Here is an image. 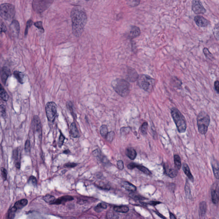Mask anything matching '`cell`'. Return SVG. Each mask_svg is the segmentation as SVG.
<instances>
[{
    "instance_id": "cell-1",
    "label": "cell",
    "mask_w": 219,
    "mask_h": 219,
    "mask_svg": "<svg viewBox=\"0 0 219 219\" xmlns=\"http://www.w3.org/2000/svg\"><path fill=\"white\" fill-rule=\"evenodd\" d=\"M72 30L73 34L79 37L82 34L87 21V15L84 9L80 7H75L71 13Z\"/></svg>"
},
{
    "instance_id": "cell-2",
    "label": "cell",
    "mask_w": 219,
    "mask_h": 219,
    "mask_svg": "<svg viewBox=\"0 0 219 219\" xmlns=\"http://www.w3.org/2000/svg\"><path fill=\"white\" fill-rule=\"evenodd\" d=\"M111 85L115 91L121 96L126 97L129 94L130 85L128 80L117 78L113 80Z\"/></svg>"
},
{
    "instance_id": "cell-3",
    "label": "cell",
    "mask_w": 219,
    "mask_h": 219,
    "mask_svg": "<svg viewBox=\"0 0 219 219\" xmlns=\"http://www.w3.org/2000/svg\"><path fill=\"white\" fill-rule=\"evenodd\" d=\"M171 114L178 132L185 133L187 129V123L183 115L175 107H172L171 109Z\"/></svg>"
},
{
    "instance_id": "cell-4",
    "label": "cell",
    "mask_w": 219,
    "mask_h": 219,
    "mask_svg": "<svg viewBox=\"0 0 219 219\" xmlns=\"http://www.w3.org/2000/svg\"><path fill=\"white\" fill-rule=\"evenodd\" d=\"M210 118L206 113L201 111L199 113L197 117V124L198 131L201 135H205L208 130Z\"/></svg>"
},
{
    "instance_id": "cell-5",
    "label": "cell",
    "mask_w": 219,
    "mask_h": 219,
    "mask_svg": "<svg viewBox=\"0 0 219 219\" xmlns=\"http://www.w3.org/2000/svg\"><path fill=\"white\" fill-rule=\"evenodd\" d=\"M153 78L146 75H140L137 79V83L140 88L148 93L151 92L155 85Z\"/></svg>"
},
{
    "instance_id": "cell-6",
    "label": "cell",
    "mask_w": 219,
    "mask_h": 219,
    "mask_svg": "<svg viewBox=\"0 0 219 219\" xmlns=\"http://www.w3.org/2000/svg\"><path fill=\"white\" fill-rule=\"evenodd\" d=\"M15 13L14 6L11 4L5 3L1 5L0 15L1 17L7 21H10L13 19Z\"/></svg>"
},
{
    "instance_id": "cell-7",
    "label": "cell",
    "mask_w": 219,
    "mask_h": 219,
    "mask_svg": "<svg viewBox=\"0 0 219 219\" xmlns=\"http://www.w3.org/2000/svg\"><path fill=\"white\" fill-rule=\"evenodd\" d=\"M54 0H33V10L36 13H43L52 5Z\"/></svg>"
},
{
    "instance_id": "cell-8",
    "label": "cell",
    "mask_w": 219,
    "mask_h": 219,
    "mask_svg": "<svg viewBox=\"0 0 219 219\" xmlns=\"http://www.w3.org/2000/svg\"><path fill=\"white\" fill-rule=\"evenodd\" d=\"M45 112L47 119L50 122H53L57 113V106L53 102H47L45 106Z\"/></svg>"
},
{
    "instance_id": "cell-9",
    "label": "cell",
    "mask_w": 219,
    "mask_h": 219,
    "mask_svg": "<svg viewBox=\"0 0 219 219\" xmlns=\"http://www.w3.org/2000/svg\"><path fill=\"white\" fill-rule=\"evenodd\" d=\"M192 10L196 14H204L206 12L200 0H193L192 2Z\"/></svg>"
},
{
    "instance_id": "cell-10",
    "label": "cell",
    "mask_w": 219,
    "mask_h": 219,
    "mask_svg": "<svg viewBox=\"0 0 219 219\" xmlns=\"http://www.w3.org/2000/svg\"><path fill=\"white\" fill-rule=\"evenodd\" d=\"M211 195L213 203L215 204H218L219 201V182H216L212 185Z\"/></svg>"
},
{
    "instance_id": "cell-11",
    "label": "cell",
    "mask_w": 219,
    "mask_h": 219,
    "mask_svg": "<svg viewBox=\"0 0 219 219\" xmlns=\"http://www.w3.org/2000/svg\"><path fill=\"white\" fill-rule=\"evenodd\" d=\"M31 126L34 131L38 132L39 136L42 137V127L40 118L38 116H35L33 118Z\"/></svg>"
},
{
    "instance_id": "cell-12",
    "label": "cell",
    "mask_w": 219,
    "mask_h": 219,
    "mask_svg": "<svg viewBox=\"0 0 219 219\" xmlns=\"http://www.w3.org/2000/svg\"><path fill=\"white\" fill-rule=\"evenodd\" d=\"M139 75L138 73L133 68L129 67L127 71L126 79L128 81L134 82L137 80Z\"/></svg>"
},
{
    "instance_id": "cell-13",
    "label": "cell",
    "mask_w": 219,
    "mask_h": 219,
    "mask_svg": "<svg viewBox=\"0 0 219 219\" xmlns=\"http://www.w3.org/2000/svg\"><path fill=\"white\" fill-rule=\"evenodd\" d=\"M140 28L136 26H132L130 28L129 32L128 33V37L130 40L139 37L140 34Z\"/></svg>"
},
{
    "instance_id": "cell-14",
    "label": "cell",
    "mask_w": 219,
    "mask_h": 219,
    "mask_svg": "<svg viewBox=\"0 0 219 219\" xmlns=\"http://www.w3.org/2000/svg\"><path fill=\"white\" fill-rule=\"evenodd\" d=\"M196 24L200 27H206L209 25V22L207 19L201 15H197L194 18Z\"/></svg>"
},
{
    "instance_id": "cell-15",
    "label": "cell",
    "mask_w": 219,
    "mask_h": 219,
    "mask_svg": "<svg viewBox=\"0 0 219 219\" xmlns=\"http://www.w3.org/2000/svg\"><path fill=\"white\" fill-rule=\"evenodd\" d=\"M10 70L9 68L7 67H3L1 72V79L2 82L4 85L6 84L7 80L10 75Z\"/></svg>"
},
{
    "instance_id": "cell-16",
    "label": "cell",
    "mask_w": 219,
    "mask_h": 219,
    "mask_svg": "<svg viewBox=\"0 0 219 219\" xmlns=\"http://www.w3.org/2000/svg\"><path fill=\"white\" fill-rule=\"evenodd\" d=\"M164 167V172L169 177L173 178L177 176L178 173L177 169H175V168H171L167 164H165Z\"/></svg>"
},
{
    "instance_id": "cell-17",
    "label": "cell",
    "mask_w": 219,
    "mask_h": 219,
    "mask_svg": "<svg viewBox=\"0 0 219 219\" xmlns=\"http://www.w3.org/2000/svg\"><path fill=\"white\" fill-rule=\"evenodd\" d=\"M73 199L74 198L72 196L66 195L56 199L52 204H64L66 202L72 201Z\"/></svg>"
},
{
    "instance_id": "cell-18",
    "label": "cell",
    "mask_w": 219,
    "mask_h": 219,
    "mask_svg": "<svg viewBox=\"0 0 219 219\" xmlns=\"http://www.w3.org/2000/svg\"><path fill=\"white\" fill-rule=\"evenodd\" d=\"M13 75L21 84H23L25 82L26 76L24 73L19 71H15L13 72Z\"/></svg>"
},
{
    "instance_id": "cell-19",
    "label": "cell",
    "mask_w": 219,
    "mask_h": 219,
    "mask_svg": "<svg viewBox=\"0 0 219 219\" xmlns=\"http://www.w3.org/2000/svg\"><path fill=\"white\" fill-rule=\"evenodd\" d=\"M211 166L215 178L219 179V164L215 160L211 161Z\"/></svg>"
},
{
    "instance_id": "cell-20",
    "label": "cell",
    "mask_w": 219,
    "mask_h": 219,
    "mask_svg": "<svg viewBox=\"0 0 219 219\" xmlns=\"http://www.w3.org/2000/svg\"><path fill=\"white\" fill-rule=\"evenodd\" d=\"M207 209V205L206 202L204 201L200 202L199 207V215L200 218H203L205 216Z\"/></svg>"
},
{
    "instance_id": "cell-21",
    "label": "cell",
    "mask_w": 219,
    "mask_h": 219,
    "mask_svg": "<svg viewBox=\"0 0 219 219\" xmlns=\"http://www.w3.org/2000/svg\"><path fill=\"white\" fill-rule=\"evenodd\" d=\"M70 132L72 137L78 138L80 137L79 132L75 123H73L71 124L70 127Z\"/></svg>"
},
{
    "instance_id": "cell-22",
    "label": "cell",
    "mask_w": 219,
    "mask_h": 219,
    "mask_svg": "<svg viewBox=\"0 0 219 219\" xmlns=\"http://www.w3.org/2000/svg\"><path fill=\"white\" fill-rule=\"evenodd\" d=\"M183 170L185 174L187 175V177L192 182H194V176L192 175V173H191V170L188 164L186 163H184L183 165Z\"/></svg>"
},
{
    "instance_id": "cell-23",
    "label": "cell",
    "mask_w": 219,
    "mask_h": 219,
    "mask_svg": "<svg viewBox=\"0 0 219 219\" xmlns=\"http://www.w3.org/2000/svg\"><path fill=\"white\" fill-rule=\"evenodd\" d=\"M126 155L131 159L134 160L137 156V152L134 149L132 148H128L126 151Z\"/></svg>"
},
{
    "instance_id": "cell-24",
    "label": "cell",
    "mask_w": 219,
    "mask_h": 219,
    "mask_svg": "<svg viewBox=\"0 0 219 219\" xmlns=\"http://www.w3.org/2000/svg\"><path fill=\"white\" fill-rule=\"evenodd\" d=\"M28 203V201L26 199H22L15 202L14 207L18 210L22 209L24 207L26 206Z\"/></svg>"
},
{
    "instance_id": "cell-25",
    "label": "cell",
    "mask_w": 219,
    "mask_h": 219,
    "mask_svg": "<svg viewBox=\"0 0 219 219\" xmlns=\"http://www.w3.org/2000/svg\"><path fill=\"white\" fill-rule=\"evenodd\" d=\"M10 28H11L12 31L14 34H16V35L18 34L19 31H20V26H19V23L17 21L14 20L12 21V23L10 25Z\"/></svg>"
},
{
    "instance_id": "cell-26",
    "label": "cell",
    "mask_w": 219,
    "mask_h": 219,
    "mask_svg": "<svg viewBox=\"0 0 219 219\" xmlns=\"http://www.w3.org/2000/svg\"><path fill=\"white\" fill-rule=\"evenodd\" d=\"M122 186L126 189L131 192L136 191L137 188L134 185L128 181H124L122 184Z\"/></svg>"
},
{
    "instance_id": "cell-27",
    "label": "cell",
    "mask_w": 219,
    "mask_h": 219,
    "mask_svg": "<svg viewBox=\"0 0 219 219\" xmlns=\"http://www.w3.org/2000/svg\"><path fill=\"white\" fill-rule=\"evenodd\" d=\"M0 95H1V99L3 101H5V102L8 101L9 98V95L2 85L1 86V88H0Z\"/></svg>"
},
{
    "instance_id": "cell-28",
    "label": "cell",
    "mask_w": 219,
    "mask_h": 219,
    "mask_svg": "<svg viewBox=\"0 0 219 219\" xmlns=\"http://www.w3.org/2000/svg\"><path fill=\"white\" fill-rule=\"evenodd\" d=\"M113 210L116 212L119 213H126L128 212L129 211V208L126 206H115Z\"/></svg>"
},
{
    "instance_id": "cell-29",
    "label": "cell",
    "mask_w": 219,
    "mask_h": 219,
    "mask_svg": "<svg viewBox=\"0 0 219 219\" xmlns=\"http://www.w3.org/2000/svg\"><path fill=\"white\" fill-rule=\"evenodd\" d=\"M174 161L175 165L176 168L178 169H180L181 167V159L178 155H174Z\"/></svg>"
},
{
    "instance_id": "cell-30",
    "label": "cell",
    "mask_w": 219,
    "mask_h": 219,
    "mask_svg": "<svg viewBox=\"0 0 219 219\" xmlns=\"http://www.w3.org/2000/svg\"><path fill=\"white\" fill-rule=\"evenodd\" d=\"M107 208V204L104 202H101L97 204V206L95 207L94 210L97 212L100 213L103 210L106 209Z\"/></svg>"
},
{
    "instance_id": "cell-31",
    "label": "cell",
    "mask_w": 219,
    "mask_h": 219,
    "mask_svg": "<svg viewBox=\"0 0 219 219\" xmlns=\"http://www.w3.org/2000/svg\"><path fill=\"white\" fill-rule=\"evenodd\" d=\"M43 199L46 203L49 204H52L56 200L54 197L50 195H46L43 197Z\"/></svg>"
},
{
    "instance_id": "cell-32",
    "label": "cell",
    "mask_w": 219,
    "mask_h": 219,
    "mask_svg": "<svg viewBox=\"0 0 219 219\" xmlns=\"http://www.w3.org/2000/svg\"><path fill=\"white\" fill-rule=\"evenodd\" d=\"M100 134L103 137L106 138L108 133V129L106 125H103L101 126L100 129Z\"/></svg>"
},
{
    "instance_id": "cell-33",
    "label": "cell",
    "mask_w": 219,
    "mask_h": 219,
    "mask_svg": "<svg viewBox=\"0 0 219 219\" xmlns=\"http://www.w3.org/2000/svg\"><path fill=\"white\" fill-rule=\"evenodd\" d=\"M185 194L187 197L189 199H192V196L191 194L189 185V183L188 182L187 180L186 182L185 185Z\"/></svg>"
},
{
    "instance_id": "cell-34",
    "label": "cell",
    "mask_w": 219,
    "mask_h": 219,
    "mask_svg": "<svg viewBox=\"0 0 219 219\" xmlns=\"http://www.w3.org/2000/svg\"><path fill=\"white\" fill-rule=\"evenodd\" d=\"M126 1L129 6L135 7L139 5L141 0H126Z\"/></svg>"
},
{
    "instance_id": "cell-35",
    "label": "cell",
    "mask_w": 219,
    "mask_h": 219,
    "mask_svg": "<svg viewBox=\"0 0 219 219\" xmlns=\"http://www.w3.org/2000/svg\"><path fill=\"white\" fill-rule=\"evenodd\" d=\"M129 197L132 199H135L137 200H143L145 199V198L140 196L139 194L134 193V192H132L129 194Z\"/></svg>"
},
{
    "instance_id": "cell-36",
    "label": "cell",
    "mask_w": 219,
    "mask_h": 219,
    "mask_svg": "<svg viewBox=\"0 0 219 219\" xmlns=\"http://www.w3.org/2000/svg\"><path fill=\"white\" fill-rule=\"evenodd\" d=\"M136 168L139 169L140 171L143 172L145 174L147 175H150L151 174V172L149 171V169H148L147 168H146V167H144V166L137 165V164Z\"/></svg>"
},
{
    "instance_id": "cell-37",
    "label": "cell",
    "mask_w": 219,
    "mask_h": 219,
    "mask_svg": "<svg viewBox=\"0 0 219 219\" xmlns=\"http://www.w3.org/2000/svg\"><path fill=\"white\" fill-rule=\"evenodd\" d=\"M203 53L205 56L208 59L212 60L214 59V56L209 51L208 48L207 47H204L203 49Z\"/></svg>"
},
{
    "instance_id": "cell-38",
    "label": "cell",
    "mask_w": 219,
    "mask_h": 219,
    "mask_svg": "<svg viewBox=\"0 0 219 219\" xmlns=\"http://www.w3.org/2000/svg\"><path fill=\"white\" fill-rule=\"evenodd\" d=\"M17 210L14 206L11 208L8 215V218L9 219H13L15 217V213Z\"/></svg>"
},
{
    "instance_id": "cell-39",
    "label": "cell",
    "mask_w": 219,
    "mask_h": 219,
    "mask_svg": "<svg viewBox=\"0 0 219 219\" xmlns=\"http://www.w3.org/2000/svg\"><path fill=\"white\" fill-rule=\"evenodd\" d=\"M148 123L147 122H144L142 124V126H141V132L144 135L147 134L148 129Z\"/></svg>"
},
{
    "instance_id": "cell-40",
    "label": "cell",
    "mask_w": 219,
    "mask_h": 219,
    "mask_svg": "<svg viewBox=\"0 0 219 219\" xmlns=\"http://www.w3.org/2000/svg\"><path fill=\"white\" fill-rule=\"evenodd\" d=\"M115 133L113 132H110L108 133L106 138L107 140L109 142H112L113 140L114 139Z\"/></svg>"
},
{
    "instance_id": "cell-41",
    "label": "cell",
    "mask_w": 219,
    "mask_h": 219,
    "mask_svg": "<svg viewBox=\"0 0 219 219\" xmlns=\"http://www.w3.org/2000/svg\"><path fill=\"white\" fill-rule=\"evenodd\" d=\"M34 25L38 28L39 29V30H40L42 32H44L45 30H44L43 26H42V21H37V22H35L34 23Z\"/></svg>"
},
{
    "instance_id": "cell-42",
    "label": "cell",
    "mask_w": 219,
    "mask_h": 219,
    "mask_svg": "<svg viewBox=\"0 0 219 219\" xmlns=\"http://www.w3.org/2000/svg\"><path fill=\"white\" fill-rule=\"evenodd\" d=\"M65 139V137L63 135L62 133H61L58 142V146H59V147H61L62 146L63 144H64Z\"/></svg>"
},
{
    "instance_id": "cell-43",
    "label": "cell",
    "mask_w": 219,
    "mask_h": 219,
    "mask_svg": "<svg viewBox=\"0 0 219 219\" xmlns=\"http://www.w3.org/2000/svg\"><path fill=\"white\" fill-rule=\"evenodd\" d=\"M1 174L4 181L7 180V171L6 169L4 167L1 168Z\"/></svg>"
},
{
    "instance_id": "cell-44",
    "label": "cell",
    "mask_w": 219,
    "mask_h": 219,
    "mask_svg": "<svg viewBox=\"0 0 219 219\" xmlns=\"http://www.w3.org/2000/svg\"><path fill=\"white\" fill-rule=\"evenodd\" d=\"M1 116L5 118L6 116V107L5 105H1Z\"/></svg>"
},
{
    "instance_id": "cell-45",
    "label": "cell",
    "mask_w": 219,
    "mask_h": 219,
    "mask_svg": "<svg viewBox=\"0 0 219 219\" xmlns=\"http://www.w3.org/2000/svg\"><path fill=\"white\" fill-rule=\"evenodd\" d=\"M28 183L34 185H36L37 184V179L34 176H31L29 178Z\"/></svg>"
},
{
    "instance_id": "cell-46",
    "label": "cell",
    "mask_w": 219,
    "mask_h": 219,
    "mask_svg": "<svg viewBox=\"0 0 219 219\" xmlns=\"http://www.w3.org/2000/svg\"><path fill=\"white\" fill-rule=\"evenodd\" d=\"M25 149L26 152H30V149H31V143H30L29 140H27V141H26Z\"/></svg>"
},
{
    "instance_id": "cell-47",
    "label": "cell",
    "mask_w": 219,
    "mask_h": 219,
    "mask_svg": "<svg viewBox=\"0 0 219 219\" xmlns=\"http://www.w3.org/2000/svg\"><path fill=\"white\" fill-rule=\"evenodd\" d=\"M32 23L33 21L32 20H29L28 21L27 24L26 28V29L25 31V36H26V35H27L29 28L31 27V26L32 25Z\"/></svg>"
},
{
    "instance_id": "cell-48",
    "label": "cell",
    "mask_w": 219,
    "mask_h": 219,
    "mask_svg": "<svg viewBox=\"0 0 219 219\" xmlns=\"http://www.w3.org/2000/svg\"><path fill=\"white\" fill-rule=\"evenodd\" d=\"M77 164L74 163H68L65 164L64 167L66 168H73L77 166Z\"/></svg>"
},
{
    "instance_id": "cell-49",
    "label": "cell",
    "mask_w": 219,
    "mask_h": 219,
    "mask_svg": "<svg viewBox=\"0 0 219 219\" xmlns=\"http://www.w3.org/2000/svg\"><path fill=\"white\" fill-rule=\"evenodd\" d=\"M73 105V104H72V102H68L67 103V106L68 109L70 110L71 113L73 114V113H74V112H73V105Z\"/></svg>"
},
{
    "instance_id": "cell-50",
    "label": "cell",
    "mask_w": 219,
    "mask_h": 219,
    "mask_svg": "<svg viewBox=\"0 0 219 219\" xmlns=\"http://www.w3.org/2000/svg\"><path fill=\"white\" fill-rule=\"evenodd\" d=\"M117 165L118 168L120 170H122V169H123L124 163L121 160H119V161H118Z\"/></svg>"
},
{
    "instance_id": "cell-51",
    "label": "cell",
    "mask_w": 219,
    "mask_h": 219,
    "mask_svg": "<svg viewBox=\"0 0 219 219\" xmlns=\"http://www.w3.org/2000/svg\"><path fill=\"white\" fill-rule=\"evenodd\" d=\"M214 86L215 90L218 94H219V81L216 80L214 82Z\"/></svg>"
},
{
    "instance_id": "cell-52",
    "label": "cell",
    "mask_w": 219,
    "mask_h": 219,
    "mask_svg": "<svg viewBox=\"0 0 219 219\" xmlns=\"http://www.w3.org/2000/svg\"><path fill=\"white\" fill-rule=\"evenodd\" d=\"M137 164H135V163H130V164L128 165V169H135V168H136V167H137Z\"/></svg>"
},
{
    "instance_id": "cell-53",
    "label": "cell",
    "mask_w": 219,
    "mask_h": 219,
    "mask_svg": "<svg viewBox=\"0 0 219 219\" xmlns=\"http://www.w3.org/2000/svg\"><path fill=\"white\" fill-rule=\"evenodd\" d=\"M1 33L5 32L7 31V28H6V26H5V23L4 22H1Z\"/></svg>"
},
{
    "instance_id": "cell-54",
    "label": "cell",
    "mask_w": 219,
    "mask_h": 219,
    "mask_svg": "<svg viewBox=\"0 0 219 219\" xmlns=\"http://www.w3.org/2000/svg\"><path fill=\"white\" fill-rule=\"evenodd\" d=\"M13 159L15 160H17L18 158V151L17 149L14 150L13 152Z\"/></svg>"
},
{
    "instance_id": "cell-55",
    "label": "cell",
    "mask_w": 219,
    "mask_h": 219,
    "mask_svg": "<svg viewBox=\"0 0 219 219\" xmlns=\"http://www.w3.org/2000/svg\"><path fill=\"white\" fill-rule=\"evenodd\" d=\"M93 154L95 156L99 157L100 156V155H101V152H100V150L99 149L95 150L93 152Z\"/></svg>"
},
{
    "instance_id": "cell-56",
    "label": "cell",
    "mask_w": 219,
    "mask_h": 219,
    "mask_svg": "<svg viewBox=\"0 0 219 219\" xmlns=\"http://www.w3.org/2000/svg\"><path fill=\"white\" fill-rule=\"evenodd\" d=\"M129 131V128H123L121 129V132L122 134L123 133H128Z\"/></svg>"
},
{
    "instance_id": "cell-57",
    "label": "cell",
    "mask_w": 219,
    "mask_h": 219,
    "mask_svg": "<svg viewBox=\"0 0 219 219\" xmlns=\"http://www.w3.org/2000/svg\"><path fill=\"white\" fill-rule=\"evenodd\" d=\"M107 218H115L114 217V214H113V213L112 212H111L107 213Z\"/></svg>"
},
{
    "instance_id": "cell-58",
    "label": "cell",
    "mask_w": 219,
    "mask_h": 219,
    "mask_svg": "<svg viewBox=\"0 0 219 219\" xmlns=\"http://www.w3.org/2000/svg\"><path fill=\"white\" fill-rule=\"evenodd\" d=\"M160 203H161V202H155V201H151V202H150L149 203H148V204H150V205H153V206H155V205H157V204H160Z\"/></svg>"
},
{
    "instance_id": "cell-59",
    "label": "cell",
    "mask_w": 219,
    "mask_h": 219,
    "mask_svg": "<svg viewBox=\"0 0 219 219\" xmlns=\"http://www.w3.org/2000/svg\"><path fill=\"white\" fill-rule=\"evenodd\" d=\"M215 36L217 39L219 40V30L215 29Z\"/></svg>"
},
{
    "instance_id": "cell-60",
    "label": "cell",
    "mask_w": 219,
    "mask_h": 219,
    "mask_svg": "<svg viewBox=\"0 0 219 219\" xmlns=\"http://www.w3.org/2000/svg\"><path fill=\"white\" fill-rule=\"evenodd\" d=\"M20 166L21 164L20 162H16V164H15V167H16V168H18V169H19V168H20Z\"/></svg>"
},
{
    "instance_id": "cell-61",
    "label": "cell",
    "mask_w": 219,
    "mask_h": 219,
    "mask_svg": "<svg viewBox=\"0 0 219 219\" xmlns=\"http://www.w3.org/2000/svg\"><path fill=\"white\" fill-rule=\"evenodd\" d=\"M170 219H176V217L175 216V215L174 214H172V213H171L170 212Z\"/></svg>"
},
{
    "instance_id": "cell-62",
    "label": "cell",
    "mask_w": 219,
    "mask_h": 219,
    "mask_svg": "<svg viewBox=\"0 0 219 219\" xmlns=\"http://www.w3.org/2000/svg\"><path fill=\"white\" fill-rule=\"evenodd\" d=\"M63 152L64 153L66 154H69V153H70V151L69 149L66 150L64 151Z\"/></svg>"
},
{
    "instance_id": "cell-63",
    "label": "cell",
    "mask_w": 219,
    "mask_h": 219,
    "mask_svg": "<svg viewBox=\"0 0 219 219\" xmlns=\"http://www.w3.org/2000/svg\"><path fill=\"white\" fill-rule=\"evenodd\" d=\"M156 213V212H155ZM156 213L157 214L159 215V216L160 217L162 218H166L165 217L163 216V215H162V214H160V213H157L156 212Z\"/></svg>"
},
{
    "instance_id": "cell-64",
    "label": "cell",
    "mask_w": 219,
    "mask_h": 219,
    "mask_svg": "<svg viewBox=\"0 0 219 219\" xmlns=\"http://www.w3.org/2000/svg\"><path fill=\"white\" fill-rule=\"evenodd\" d=\"M86 1H89L90 0H86Z\"/></svg>"
}]
</instances>
